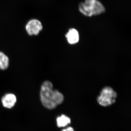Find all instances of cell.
Listing matches in <instances>:
<instances>
[{"instance_id":"10","label":"cell","mask_w":131,"mask_h":131,"mask_svg":"<svg viewBox=\"0 0 131 131\" xmlns=\"http://www.w3.org/2000/svg\"><path fill=\"white\" fill-rule=\"evenodd\" d=\"M96 0H85L84 2V5L91 9L92 12L93 7ZM93 13V12H92Z\"/></svg>"},{"instance_id":"8","label":"cell","mask_w":131,"mask_h":131,"mask_svg":"<svg viewBox=\"0 0 131 131\" xmlns=\"http://www.w3.org/2000/svg\"><path fill=\"white\" fill-rule=\"evenodd\" d=\"M9 60L8 57L3 52L0 51V69L5 70L9 66Z\"/></svg>"},{"instance_id":"4","label":"cell","mask_w":131,"mask_h":131,"mask_svg":"<svg viewBox=\"0 0 131 131\" xmlns=\"http://www.w3.org/2000/svg\"><path fill=\"white\" fill-rule=\"evenodd\" d=\"M16 102V96L13 94H6L2 98L3 106L8 108H12L14 106Z\"/></svg>"},{"instance_id":"3","label":"cell","mask_w":131,"mask_h":131,"mask_svg":"<svg viewBox=\"0 0 131 131\" xmlns=\"http://www.w3.org/2000/svg\"><path fill=\"white\" fill-rule=\"evenodd\" d=\"M42 29V23L37 19H32L29 20L26 26V31L30 35H38Z\"/></svg>"},{"instance_id":"9","label":"cell","mask_w":131,"mask_h":131,"mask_svg":"<svg viewBox=\"0 0 131 131\" xmlns=\"http://www.w3.org/2000/svg\"><path fill=\"white\" fill-rule=\"evenodd\" d=\"M78 7L79 11L84 16L88 17H91L93 16L92 11L84 5V3H80Z\"/></svg>"},{"instance_id":"6","label":"cell","mask_w":131,"mask_h":131,"mask_svg":"<svg viewBox=\"0 0 131 131\" xmlns=\"http://www.w3.org/2000/svg\"><path fill=\"white\" fill-rule=\"evenodd\" d=\"M71 122V120L70 118L64 114H62L57 118V126L59 128L67 126L70 124Z\"/></svg>"},{"instance_id":"11","label":"cell","mask_w":131,"mask_h":131,"mask_svg":"<svg viewBox=\"0 0 131 131\" xmlns=\"http://www.w3.org/2000/svg\"><path fill=\"white\" fill-rule=\"evenodd\" d=\"M62 131H75L73 127H69L66 129H63Z\"/></svg>"},{"instance_id":"1","label":"cell","mask_w":131,"mask_h":131,"mask_svg":"<svg viewBox=\"0 0 131 131\" xmlns=\"http://www.w3.org/2000/svg\"><path fill=\"white\" fill-rule=\"evenodd\" d=\"M40 97L43 106L48 109L52 110L63 102V94L57 90L53 89L51 82L46 81L41 86Z\"/></svg>"},{"instance_id":"7","label":"cell","mask_w":131,"mask_h":131,"mask_svg":"<svg viewBox=\"0 0 131 131\" xmlns=\"http://www.w3.org/2000/svg\"><path fill=\"white\" fill-rule=\"evenodd\" d=\"M105 8L103 4L98 0H96L92 9L93 16L100 15L105 13Z\"/></svg>"},{"instance_id":"5","label":"cell","mask_w":131,"mask_h":131,"mask_svg":"<svg viewBox=\"0 0 131 131\" xmlns=\"http://www.w3.org/2000/svg\"><path fill=\"white\" fill-rule=\"evenodd\" d=\"M68 43L71 45L75 44L78 42L80 39L79 32L75 28H70L65 35Z\"/></svg>"},{"instance_id":"2","label":"cell","mask_w":131,"mask_h":131,"mask_svg":"<svg viewBox=\"0 0 131 131\" xmlns=\"http://www.w3.org/2000/svg\"><path fill=\"white\" fill-rule=\"evenodd\" d=\"M117 96V93L111 87L106 86L101 91L97 101L101 106H108L115 103Z\"/></svg>"}]
</instances>
